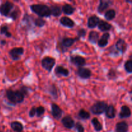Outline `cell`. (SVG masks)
Listing matches in <instances>:
<instances>
[{
  "label": "cell",
  "mask_w": 132,
  "mask_h": 132,
  "mask_svg": "<svg viewBox=\"0 0 132 132\" xmlns=\"http://www.w3.org/2000/svg\"><path fill=\"white\" fill-rule=\"evenodd\" d=\"M19 9H18V8H15V9H14V10H12V11L10 13V14L9 15L8 18H10V19H12L13 21L17 20L18 17L19 16Z\"/></svg>",
  "instance_id": "cell-34"
},
{
  "label": "cell",
  "mask_w": 132,
  "mask_h": 132,
  "mask_svg": "<svg viewBox=\"0 0 132 132\" xmlns=\"http://www.w3.org/2000/svg\"><path fill=\"white\" fill-rule=\"evenodd\" d=\"M61 123L64 127L67 129H72L75 126V121L72 118V116H66L61 119Z\"/></svg>",
  "instance_id": "cell-12"
},
{
  "label": "cell",
  "mask_w": 132,
  "mask_h": 132,
  "mask_svg": "<svg viewBox=\"0 0 132 132\" xmlns=\"http://www.w3.org/2000/svg\"><path fill=\"white\" fill-rule=\"evenodd\" d=\"M11 128L15 132H22L24 128L23 124L19 121H13L10 123Z\"/></svg>",
  "instance_id": "cell-27"
},
{
  "label": "cell",
  "mask_w": 132,
  "mask_h": 132,
  "mask_svg": "<svg viewBox=\"0 0 132 132\" xmlns=\"http://www.w3.org/2000/svg\"><path fill=\"white\" fill-rule=\"evenodd\" d=\"M131 112L130 107L126 105L122 106L121 108V111L119 113V117L120 119L129 118L131 117Z\"/></svg>",
  "instance_id": "cell-20"
},
{
  "label": "cell",
  "mask_w": 132,
  "mask_h": 132,
  "mask_svg": "<svg viewBox=\"0 0 132 132\" xmlns=\"http://www.w3.org/2000/svg\"><path fill=\"white\" fill-rule=\"evenodd\" d=\"M100 21V18L96 15H92L88 19L87 27L89 28H94L97 27V24Z\"/></svg>",
  "instance_id": "cell-18"
},
{
  "label": "cell",
  "mask_w": 132,
  "mask_h": 132,
  "mask_svg": "<svg viewBox=\"0 0 132 132\" xmlns=\"http://www.w3.org/2000/svg\"><path fill=\"white\" fill-rule=\"evenodd\" d=\"M114 47L119 52H121V54H125V52L127 50L128 44L125 41V39L122 38H119L115 44Z\"/></svg>",
  "instance_id": "cell-11"
},
{
  "label": "cell",
  "mask_w": 132,
  "mask_h": 132,
  "mask_svg": "<svg viewBox=\"0 0 132 132\" xmlns=\"http://www.w3.org/2000/svg\"><path fill=\"white\" fill-rule=\"evenodd\" d=\"M119 72L117 70L114 68H112L108 70L107 73V77L109 80H116L118 78Z\"/></svg>",
  "instance_id": "cell-28"
},
{
  "label": "cell",
  "mask_w": 132,
  "mask_h": 132,
  "mask_svg": "<svg viewBox=\"0 0 132 132\" xmlns=\"http://www.w3.org/2000/svg\"><path fill=\"white\" fill-rule=\"evenodd\" d=\"M30 9L32 12L36 14L39 18H50L51 12L50 6L45 4H32L30 6Z\"/></svg>",
  "instance_id": "cell-1"
},
{
  "label": "cell",
  "mask_w": 132,
  "mask_h": 132,
  "mask_svg": "<svg viewBox=\"0 0 132 132\" xmlns=\"http://www.w3.org/2000/svg\"><path fill=\"white\" fill-rule=\"evenodd\" d=\"M113 4V2L108 0H100L99 4L97 6V12L99 14H102L110 6Z\"/></svg>",
  "instance_id": "cell-14"
},
{
  "label": "cell",
  "mask_w": 132,
  "mask_h": 132,
  "mask_svg": "<svg viewBox=\"0 0 132 132\" xmlns=\"http://www.w3.org/2000/svg\"><path fill=\"white\" fill-rule=\"evenodd\" d=\"M55 58L50 56H45L41 60V66L43 68L48 72H51L55 64Z\"/></svg>",
  "instance_id": "cell-5"
},
{
  "label": "cell",
  "mask_w": 132,
  "mask_h": 132,
  "mask_svg": "<svg viewBox=\"0 0 132 132\" xmlns=\"http://www.w3.org/2000/svg\"><path fill=\"white\" fill-rule=\"evenodd\" d=\"M45 108L43 106H39L38 107H36V115L37 117H40L45 113Z\"/></svg>",
  "instance_id": "cell-36"
},
{
  "label": "cell",
  "mask_w": 132,
  "mask_h": 132,
  "mask_svg": "<svg viewBox=\"0 0 132 132\" xmlns=\"http://www.w3.org/2000/svg\"><path fill=\"white\" fill-rule=\"evenodd\" d=\"M59 23L63 27H67V28H73L75 26V22L73 19L68 18V16H63L59 19Z\"/></svg>",
  "instance_id": "cell-16"
},
{
  "label": "cell",
  "mask_w": 132,
  "mask_h": 132,
  "mask_svg": "<svg viewBox=\"0 0 132 132\" xmlns=\"http://www.w3.org/2000/svg\"><path fill=\"white\" fill-rule=\"evenodd\" d=\"M23 54H24V48L23 47L13 48L9 52L10 58L14 61L19 60Z\"/></svg>",
  "instance_id": "cell-8"
},
{
  "label": "cell",
  "mask_w": 132,
  "mask_h": 132,
  "mask_svg": "<svg viewBox=\"0 0 132 132\" xmlns=\"http://www.w3.org/2000/svg\"><path fill=\"white\" fill-rule=\"evenodd\" d=\"M0 132H1V131H0Z\"/></svg>",
  "instance_id": "cell-43"
},
{
  "label": "cell",
  "mask_w": 132,
  "mask_h": 132,
  "mask_svg": "<svg viewBox=\"0 0 132 132\" xmlns=\"http://www.w3.org/2000/svg\"><path fill=\"white\" fill-rule=\"evenodd\" d=\"M116 16V11L114 9H110L104 13V18L107 21H112L115 19Z\"/></svg>",
  "instance_id": "cell-29"
},
{
  "label": "cell",
  "mask_w": 132,
  "mask_h": 132,
  "mask_svg": "<svg viewBox=\"0 0 132 132\" xmlns=\"http://www.w3.org/2000/svg\"><path fill=\"white\" fill-rule=\"evenodd\" d=\"M126 3H131V1H128V0H127V1H126Z\"/></svg>",
  "instance_id": "cell-42"
},
{
  "label": "cell",
  "mask_w": 132,
  "mask_h": 132,
  "mask_svg": "<svg viewBox=\"0 0 132 132\" xmlns=\"http://www.w3.org/2000/svg\"><path fill=\"white\" fill-rule=\"evenodd\" d=\"M46 92L52 97L54 99L57 100L58 99V97H59V95H58V89L55 85H54V84L49 85L46 87Z\"/></svg>",
  "instance_id": "cell-19"
},
{
  "label": "cell",
  "mask_w": 132,
  "mask_h": 132,
  "mask_svg": "<svg viewBox=\"0 0 132 132\" xmlns=\"http://www.w3.org/2000/svg\"><path fill=\"white\" fill-rule=\"evenodd\" d=\"M34 18L32 16V15H29L28 14H25L23 16V19H22V21L23 23L25 24V25L27 26L28 29H30L32 27V24H34Z\"/></svg>",
  "instance_id": "cell-24"
},
{
  "label": "cell",
  "mask_w": 132,
  "mask_h": 132,
  "mask_svg": "<svg viewBox=\"0 0 132 132\" xmlns=\"http://www.w3.org/2000/svg\"><path fill=\"white\" fill-rule=\"evenodd\" d=\"M6 41L5 40H1V45H6Z\"/></svg>",
  "instance_id": "cell-41"
},
{
  "label": "cell",
  "mask_w": 132,
  "mask_h": 132,
  "mask_svg": "<svg viewBox=\"0 0 132 132\" xmlns=\"http://www.w3.org/2000/svg\"><path fill=\"white\" fill-rule=\"evenodd\" d=\"M46 21L41 18H37L34 20V24L38 28H42L46 24Z\"/></svg>",
  "instance_id": "cell-33"
},
{
  "label": "cell",
  "mask_w": 132,
  "mask_h": 132,
  "mask_svg": "<svg viewBox=\"0 0 132 132\" xmlns=\"http://www.w3.org/2000/svg\"><path fill=\"white\" fill-rule=\"evenodd\" d=\"M70 62L74 66L79 67H84L86 64V61L85 57L79 55H73L70 57Z\"/></svg>",
  "instance_id": "cell-7"
},
{
  "label": "cell",
  "mask_w": 132,
  "mask_h": 132,
  "mask_svg": "<svg viewBox=\"0 0 132 132\" xmlns=\"http://www.w3.org/2000/svg\"><path fill=\"white\" fill-rule=\"evenodd\" d=\"M54 73L58 77H68L70 75V72L67 68L62 65H57L55 68Z\"/></svg>",
  "instance_id": "cell-13"
},
{
  "label": "cell",
  "mask_w": 132,
  "mask_h": 132,
  "mask_svg": "<svg viewBox=\"0 0 132 132\" xmlns=\"http://www.w3.org/2000/svg\"><path fill=\"white\" fill-rule=\"evenodd\" d=\"M29 90L30 88L28 87V86H22L19 88V90L20 91V92L24 95V97L27 96V95L29 93Z\"/></svg>",
  "instance_id": "cell-38"
},
{
  "label": "cell",
  "mask_w": 132,
  "mask_h": 132,
  "mask_svg": "<svg viewBox=\"0 0 132 132\" xmlns=\"http://www.w3.org/2000/svg\"><path fill=\"white\" fill-rule=\"evenodd\" d=\"M74 127L76 128L77 132H85V128L81 122H77L76 123H75Z\"/></svg>",
  "instance_id": "cell-39"
},
{
  "label": "cell",
  "mask_w": 132,
  "mask_h": 132,
  "mask_svg": "<svg viewBox=\"0 0 132 132\" xmlns=\"http://www.w3.org/2000/svg\"><path fill=\"white\" fill-rule=\"evenodd\" d=\"M5 95L9 101L12 103L14 105L23 103L25 98L19 90H13L12 89H8L6 90Z\"/></svg>",
  "instance_id": "cell-2"
},
{
  "label": "cell",
  "mask_w": 132,
  "mask_h": 132,
  "mask_svg": "<svg viewBox=\"0 0 132 132\" xmlns=\"http://www.w3.org/2000/svg\"><path fill=\"white\" fill-rule=\"evenodd\" d=\"M124 68L128 73H132V61L131 59H128L125 62L124 64Z\"/></svg>",
  "instance_id": "cell-35"
},
{
  "label": "cell",
  "mask_w": 132,
  "mask_h": 132,
  "mask_svg": "<svg viewBox=\"0 0 132 132\" xmlns=\"http://www.w3.org/2000/svg\"><path fill=\"white\" fill-rule=\"evenodd\" d=\"M129 130V125L126 121H122L116 124L115 127L116 132H128Z\"/></svg>",
  "instance_id": "cell-17"
},
{
  "label": "cell",
  "mask_w": 132,
  "mask_h": 132,
  "mask_svg": "<svg viewBox=\"0 0 132 132\" xmlns=\"http://www.w3.org/2000/svg\"><path fill=\"white\" fill-rule=\"evenodd\" d=\"M79 39L77 37H74V38H73V37H63L59 41L58 47L59 48V49H60L62 52H66L69 48L73 46V44L77 42V41H79Z\"/></svg>",
  "instance_id": "cell-3"
},
{
  "label": "cell",
  "mask_w": 132,
  "mask_h": 132,
  "mask_svg": "<svg viewBox=\"0 0 132 132\" xmlns=\"http://www.w3.org/2000/svg\"><path fill=\"white\" fill-rule=\"evenodd\" d=\"M99 32L95 30L90 31L88 35V41L92 44L97 43V41L99 39Z\"/></svg>",
  "instance_id": "cell-26"
},
{
  "label": "cell",
  "mask_w": 132,
  "mask_h": 132,
  "mask_svg": "<svg viewBox=\"0 0 132 132\" xmlns=\"http://www.w3.org/2000/svg\"><path fill=\"white\" fill-rule=\"evenodd\" d=\"M108 107V104L106 102L103 101H99L94 103L90 108V111L93 115L99 116L102 115L105 112Z\"/></svg>",
  "instance_id": "cell-4"
},
{
  "label": "cell",
  "mask_w": 132,
  "mask_h": 132,
  "mask_svg": "<svg viewBox=\"0 0 132 132\" xmlns=\"http://www.w3.org/2000/svg\"><path fill=\"white\" fill-rule=\"evenodd\" d=\"M110 38V34L108 32H105L101 36L97 41V45L99 47L104 48L108 44Z\"/></svg>",
  "instance_id": "cell-15"
},
{
  "label": "cell",
  "mask_w": 132,
  "mask_h": 132,
  "mask_svg": "<svg viewBox=\"0 0 132 132\" xmlns=\"http://www.w3.org/2000/svg\"><path fill=\"white\" fill-rule=\"evenodd\" d=\"M63 111L59 106L55 103H52L51 104V114L52 117L55 119L59 120L61 119L63 116Z\"/></svg>",
  "instance_id": "cell-10"
},
{
  "label": "cell",
  "mask_w": 132,
  "mask_h": 132,
  "mask_svg": "<svg viewBox=\"0 0 132 132\" xmlns=\"http://www.w3.org/2000/svg\"><path fill=\"white\" fill-rule=\"evenodd\" d=\"M91 123L92 124L93 126L96 131H100L103 130V125L96 117H94L91 120Z\"/></svg>",
  "instance_id": "cell-30"
},
{
  "label": "cell",
  "mask_w": 132,
  "mask_h": 132,
  "mask_svg": "<svg viewBox=\"0 0 132 132\" xmlns=\"http://www.w3.org/2000/svg\"><path fill=\"white\" fill-rule=\"evenodd\" d=\"M105 116L107 118L110 119H114L116 117V110L114 106L110 104V105H108L106 110L105 111Z\"/></svg>",
  "instance_id": "cell-23"
},
{
  "label": "cell",
  "mask_w": 132,
  "mask_h": 132,
  "mask_svg": "<svg viewBox=\"0 0 132 132\" xmlns=\"http://www.w3.org/2000/svg\"><path fill=\"white\" fill-rule=\"evenodd\" d=\"M50 12H51V15L54 17L57 18L59 17L62 14L61 7L56 5H52L50 6Z\"/></svg>",
  "instance_id": "cell-25"
},
{
  "label": "cell",
  "mask_w": 132,
  "mask_h": 132,
  "mask_svg": "<svg viewBox=\"0 0 132 132\" xmlns=\"http://www.w3.org/2000/svg\"><path fill=\"white\" fill-rule=\"evenodd\" d=\"M36 115V107L33 106L30 108L29 112H28V116L30 118H33Z\"/></svg>",
  "instance_id": "cell-40"
},
{
  "label": "cell",
  "mask_w": 132,
  "mask_h": 132,
  "mask_svg": "<svg viewBox=\"0 0 132 132\" xmlns=\"http://www.w3.org/2000/svg\"><path fill=\"white\" fill-rule=\"evenodd\" d=\"M0 33L2 35H5V37H12V34L9 32V27L6 24H3V25H1V28H0Z\"/></svg>",
  "instance_id": "cell-32"
},
{
  "label": "cell",
  "mask_w": 132,
  "mask_h": 132,
  "mask_svg": "<svg viewBox=\"0 0 132 132\" xmlns=\"http://www.w3.org/2000/svg\"><path fill=\"white\" fill-rule=\"evenodd\" d=\"M78 117L81 120H88L90 118V113L84 109H81L78 112Z\"/></svg>",
  "instance_id": "cell-31"
},
{
  "label": "cell",
  "mask_w": 132,
  "mask_h": 132,
  "mask_svg": "<svg viewBox=\"0 0 132 132\" xmlns=\"http://www.w3.org/2000/svg\"><path fill=\"white\" fill-rule=\"evenodd\" d=\"M14 4L12 2L6 1L0 5V14L3 16L7 17L14 9Z\"/></svg>",
  "instance_id": "cell-6"
},
{
  "label": "cell",
  "mask_w": 132,
  "mask_h": 132,
  "mask_svg": "<svg viewBox=\"0 0 132 132\" xmlns=\"http://www.w3.org/2000/svg\"><path fill=\"white\" fill-rule=\"evenodd\" d=\"M61 10L65 15H72L76 12V9L73 7L72 5H71L70 4L65 3L61 7Z\"/></svg>",
  "instance_id": "cell-22"
},
{
  "label": "cell",
  "mask_w": 132,
  "mask_h": 132,
  "mask_svg": "<svg viewBox=\"0 0 132 132\" xmlns=\"http://www.w3.org/2000/svg\"><path fill=\"white\" fill-rule=\"evenodd\" d=\"M77 37L80 39L81 38H84V37L86 36V30L85 29V28H80L77 30Z\"/></svg>",
  "instance_id": "cell-37"
},
{
  "label": "cell",
  "mask_w": 132,
  "mask_h": 132,
  "mask_svg": "<svg viewBox=\"0 0 132 132\" xmlns=\"http://www.w3.org/2000/svg\"><path fill=\"white\" fill-rule=\"evenodd\" d=\"M97 27L99 30L101 32H106L110 30L112 28V25L110 23H108V21L103 20V19H100L99 23L97 24Z\"/></svg>",
  "instance_id": "cell-21"
},
{
  "label": "cell",
  "mask_w": 132,
  "mask_h": 132,
  "mask_svg": "<svg viewBox=\"0 0 132 132\" xmlns=\"http://www.w3.org/2000/svg\"><path fill=\"white\" fill-rule=\"evenodd\" d=\"M77 76L82 79H88L92 76V71L85 67H79L76 72Z\"/></svg>",
  "instance_id": "cell-9"
}]
</instances>
